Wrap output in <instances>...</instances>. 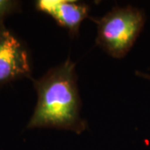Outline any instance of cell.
Listing matches in <instances>:
<instances>
[{"instance_id": "6da1fadb", "label": "cell", "mask_w": 150, "mask_h": 150, "mask_svg": "<svg viewBox=\"0 0 150 150\" xmlns=\"http://www.w3.org/2000/svg\"><path fill=\"white\" fill-rule=\"evenodd\" d=\"M33 86L38 101L28 129L55 128L81 134L87 129V122L80 115L75 64L69 59L33 79Z\"/></svg>"}, {"instance_id": "7a4b0ae2", "label": "cell", "mask_w": 150, "mask_h": 150, "mask_svg": "<svg viewBox=\"0 0 150 150\" xmlns=\"http://www.w3.org/2000/svg\"><path fill=\"white\" fill-rule=\"evenodd\" d=\"M96 42L110 56L121 59L129 53L145 23L144 12L132 6L116 7L100 18Z\"/></svg>"}, {"instance_id": "3957f363", "label": "cell", "mask_w": 150, "mask_h": 150, "mask_svg": "<svg viewBox=\"0 0 150 150\" xmlns=\"http://www.w3.org/2000/svg\"><path fill=\"white\" fill-rule=\"evenodd\" d=\"M31 65L25 45L0 24V86L23 78H30Z\"/></svg>"}, {"instance_id": "277c9868", "label": "cell", "mask_w": 150, "mask_h": 150, "mask_svg": "<svg viewBox=\"0 0 150 150\" xmlns=\"http://www.w3.org/2000/svg\"><path fill=\"white\" fill-rule=\"evenodd\" d=\"M35 8L52 17L73 36L78 34L81 23L89 13L88 4L71 0H38L35 3Z\"/></svg>"}, {"instance_id": "5b68a950", "label": "cell", "mask_w": 150, "mask_h": 150, "mask_svg": "<svg viewBox=\"0 0 150 150\" xmlns=\"http://www.w3.org/2000/svg\"><path fill=\"white\" fill-rule=\"evenodd\" d=\"M20 10V3L18 1L0 0V24L10 14Z\"/></svg>"}, {"instance_id": "8992f818", "label": "cell", "mask_w": 150, "mask_h": 150, "mask_svg": "<svg viewBox=\"0 0 150 150\" xmlns=\"http://www.w3.org/2000/svg\"><path fill=\"white\" fill-rule=\"evenodd\" d=\"M136 74L138 76H140L142 78H145L147 79H149L150 80V75L149 74H144V73H141V72H136Z\"/></svg>"}]
</instances>
